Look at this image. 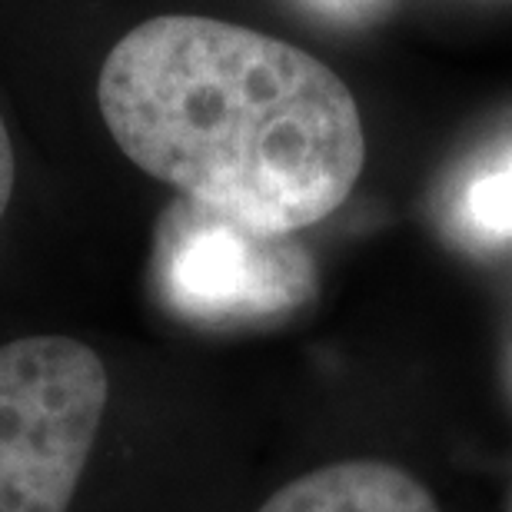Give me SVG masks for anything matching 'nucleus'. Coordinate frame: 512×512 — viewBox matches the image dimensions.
Masks as SVG:
<instances>
[{"instance_id":"nucleus-3","label":"nucleus","mask_w":512,"mask_h":512,"mask_svg":"<svg viewBox=\"0 0 512 512\" xmlns=\"http://www.w3.org/2000/svg\"><path fill=\"white\" fill-rule=\"evenodd\" d=\"M167 243V283L187 310L273 313L296 303L310 280L306 256L290 233H263L187 200Z\"/></svg>"},{"instance_id":"nucleus-7","label":"nucleus","mask_w":512,"mask_h":512,"mask_svg":"<svg viewBox=\"0 0 512 512\" xmlns=\"http://www.w3.org/2000/svg\"><path fill=\"white\" fill-rule=\"evenodd\" d=\"M326 4H336V7H353V4H370V0H326Z\"/></svg>"},{"instance_id":"nucleus-4","label":"nucleus","mask_w":512,"mask_h":512,"mask_svg":"<svg viewBox=\"0 0 512 512\" xmlns=\"http://www.w3.org/2000/svg\"><path fill=\"white\" fill-rule=\"evenodd\" d=\"M256 512H439V506L406 469L380 459H346L286 483Z\"/></svg>"},{"instance_id":"nucleus-6","label":"nucleus","mask_w":512,"mask_h":512,"mask_svg":"<svg viewBox=\"0 0 512 512\" xmlns=\"http://www.w3.org/2000/svg\"><path fill=\"white\" fill-rule=\"evenodd\" d=\"M14 180H17V160H14V143H10V133L4 117H0V223H4V213L10 207V193H14Z\"/></svg>"},{"instance_id":"nucleus-1","label":"nucleus","mask_w":512,"mask_h":512,"mask_svg":"<svg viewBox=\"0 0 512 512\" xmlns=\"http://www.w3.org/2000/svg\"><path fill=\"white\" fill-rule=\"evenodd\" d=\"M97 100L133 167L263 233L326 220L366 167L363 117L340 74L227 20H143L107 54Z\"/></svg>"},{"instance_id":"nucleus-5","label":"nucleus","mask_w":512,"mask_h":512,"mask_svg":"<svg viewBox=\"0 0 512 512\" xmlns=\"http://www.w3.org/2000/svg\"><path fill=\"white\" fill-rule=\"evenodd\" d=\"M466 220L486 237H512V157L473 180L466 193Z\"/></svg>"},{"instance_id":"nucleus-2","label":"nucleus","mask_w":512,"mask_h":512,"mask_svg":"<svg viewBox=\"0 0 512 512\" xmlns=\"http://www.w3.org/2000/svg\"><path fill=\"white\" fill-rule=\"evenodd\" d=\"M110 399L104 360L70 336L0 346V512H67Z\"/></svg>"}]
</instances>
